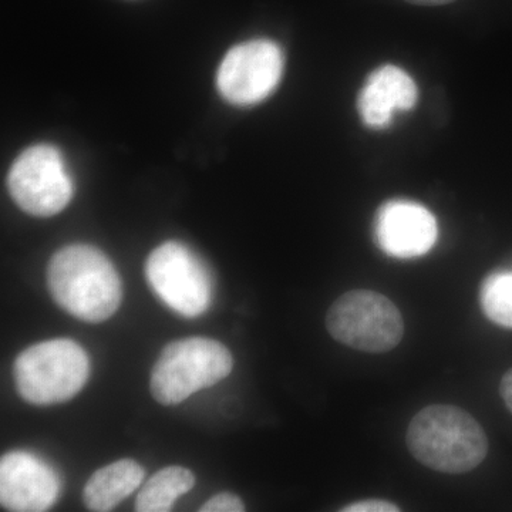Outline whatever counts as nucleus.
Here are the masks:
<instances>
[{
	"instance_id": "nucleus-4",
	"label": "nucleus",
	"mask_w": 512,
	"mask_h": 512,
	"mask_svg": "<svg viewBox=\"0 0 512 512\" xmlns=\"http://www.w3.org/2000/svg\"><path fill=\"white\" fill-rule=\"evenodd\" d=\"M232 367L231 352L217 340H175L165 346L153 367L151 394L158 403L175 406L224 380Z\"/></svg>"
},
{
	"instance_id": "nucleus-8",
	"label": "nucleus",
	"mask_w": 512,
	"mask_h": 512,
	"mask_svg": "<svg viewBox=\"0 0 512 512\" xmlns=\"http://www.w3.org/2000/svg\"><path fill=\"white\" fill-rule=\"evenodd\" d=\"M284 53L272 40L255 39L232 47L221 62L217 86L235 106H254L271 96L284 73Z\"/></svg>"
},
{
	"instance_id": "nucleus-14",
	"label": "nucleus",
	"mask_w": 512,
	"mask_h": 512,
	"mask_svg": "<svg viewBox=\"0 0 512 512\" xmlns=\"http://www.w3.org/2000/svg\"><path fill=\"white\" fill-rule=\"evenodd\" d=\"M480 305L484 315L495 325L512 329V272H494L480 288Z\"/></svg>"
},
{
	"instance_id": "nucleus-17",
	"label": "nucleus",
	"mask_w": 512,
	"mask_h": 512,
	"mask_svg": "<svg viewBox=\"0 0 512 512\" xmlns=\"http://www.w3.org/2000/svg\"><path fill=\"white\" fill-rule=\"evenodd\" d=\"M500 394L503 397L505 406L512 413V369L508 370L500 383Z\"/></svg>"
},
{
	"instance_id": "nucleus-18",
	"label": "nucleus",
	"mask_w": 512,
	"mask_h": 512,
	"mask_svg": "<svg viewBox=\"0 0 512 512\" xmlns=\"http://www.w3.org/2000/svg\"><path fill=\"white\" fill-rule=\"evenodd\" d=\"M407 2L420 6H439L447 5V3L454 2V0H407Z\"/></svg>"
},
{
	"instance_id": "nucleus-15",
	"label": "nucleus",
	"mask_w": 512,
	"mask_h": 512,
	"mask_svg": "<svg viewBox=\"0 0 512 512\" xmlns=\"http://www.w3.org/2000/svg\"><path fill=\"white\" fill-rule=\"evenodd\" d=\"M201 512H242L245 511V505L238 495L231 493H221L214 495L202 507Z\"/></svg>"
},
{
	"instance_id": "nucleus-2",
	"label": "nucleus",
	"mask_w": 512,
	"mask_h": 512,
	"mask_svg": "<svg viewBox=\"0 0 512 512\" xmlns=\"http://www.w3.org/2000/svg\"><path fill=\"white\" fill-rule=\"evenodd\" d=\"M406 443L423 466L446 474H464L488 454L487 434L470 413L457 406L433 404L410 421Z\"/></svg>"
},
{
	"instance_id": "nucleus-7",
	"label": "nucleus",
	"mask_w": 512,
	"mask_h": 512,
	"mask_svg": "<svg viewBox=\"0 0 512 512\" xmlns=\"http://www.w3.org/2000/svg\"><path fill=\"white\" fill-rule=\"evenodd\" d=\"M8 187L16 204L35 217L59 214L73 197L66 161L49 144H37L16 158L9 171Z\"/></svg>"
},
{
	"instance_id": "nucleus-12",
	"label": "nucleus",
	"mask_w": 512,
	"mask_h": 512,
	"mask_svg": "<svg viewBox=\"0 0 512 512\" xmlns=\"http://www.w3.org/2000/svg\"><path fill=\"white\" fill-rule=\"evenodd\" d=\"M143 477V467L137 461H114L97 470L84 485V504L90 511H111L140 487Z\"/></svg>"
},
{
	"instance_id": "nucleus-11",
	"label": "nucleus",
	"mask_w": 512,
	"mask_h": 512,
	"mask_svg": "<svg viewBox=\"0 0 512 512\" xmlns=\"http://www.w3.org/2000/svg\"><path fill=\"white\" fill-rule=\"evenodd\" d=\"M416 83L409 73L393 64L369 74L357 97V110L366 126H389L396 111L412 110L417 103Z\"/></svg>"
},
{
	"instance_id": "nucleus-5",
	"label": "nucleus",
	"mask_w": 512,
	"mask_h": 512,
	"mask_svg": "<svg viewBox=\"0 0 512 512\" xmlns=\"http://www.w3.org/2000/svg\"><path fill=\"white\" fill-rule=\"evenodd\" d=\"M326 328L336 342L366 353H386L404 336L399 308L382 293L355 289L330 306Z\"/></svg>"
},
{
	"instance_id": "nucleus-13",
	"label": "nucleus",
	"mask_w": 512,
	"mask_h": 512,
	"mask_svg": "<svg viewBox=\"0 0 512 512\" xmlns=\"http://www.w3.org/2000/svg\"><path fill=\"white\" fill-rule=\"evenodd\" d=\"M195 485L194 474L180 466L165 467L144 484L137 495L136 511H171L175 501Z\"/></svg>"
},
{
	"instance_id": "nucleus-10",
	"label": "nucleus",
	"mask_w": 512,
	"mask_h": 512,
	"mask_svg": "<svg viewBox=\"0 0 512 512\" xmlns=\"http://www.w3.org/2000/svg\"><path fill=\"white\" fill-rule=\"evenodd\" d=\"M60 493L55 471L23 451L5 454L0 461V501L16 512L49 510Z\"/></svg>"
},
{
	"instance_id": "nucleus-16",
	"label": "nucleus",
	"mask_w": 512,
	"mask_h": 512,
	"mask_svg": "<svg viewBox=\"0 0 512 512\" xmlns=\"http://www.w3.org/2000/svg\"><path fill=\"white\" fill-rule=\"evenodd\" d=\"M342 512H399L400 508L396 504L390 503L386 500H372L357 501L343 507Z\"/></svg>"
},
{
	"instance_id": "nucleus-3",
	"label": "nucleus",
	"mask_w": 512,
	"mask_h": 512,
	"mask_svg": "<svg viewBox=\"0 0 512 512\" xmlns=\"http://www.w3.org/2000/svg\"><path fill=\"white\" fill-rule=\"evenodd\" d=\"M89 373V356L70 339L37 343L15 362L16 389L35 406L69 402L83 389Z\"/></svg>"
},
{
	"instance_id": "nucleus-9",
	"label": "nucleus",
	"mask_w": 512,
	"mask_h": 512,
	"mask_svg": "<svg viewBox=\"0 0 512 512\" xmlns=\"http://www.w3.org/2000/svg\"><path fill=\"white\" fill-rule=\"evenodd\" d=\"M375 237L384 254L399 259L419 258L436 245L439 227L423 205L393 200L377 211Z\"/></svg>"
},
{
	"instance_id": "nucleus-1",
	"label": "nucleus",
	"mask_w": 512,
	"mask_h": 512,
	"mask_svg": "<svg viewBox=\"0 0 512 512\" xmlns=\"http://www.w3.org/2000/svg\"><path fill=\"white\" fill-rule=\"evenodd\" d=\"M47 286L60 308L90 323L110 319L123 298L116 268L92 245H69L57 251L47 269Z\"/></svg>"
},
{
	"instance_id": "nucleus-6",
	"label": "nucleus",
	"mask_w": 512,
	"mask_h": 512,
	"mask_svg": "<svg viewBox=\"0 0 512 512\" xmlns=\"http://www.w3.org/2000/svg\"><path fill=\"white\" fill-rule=\"evenodd\" d=\"M151 289L178 315L197 318L212 299V282L207 266L180 242H164L154 249L146 262Z\"/></svg>"
}]
</instances>
